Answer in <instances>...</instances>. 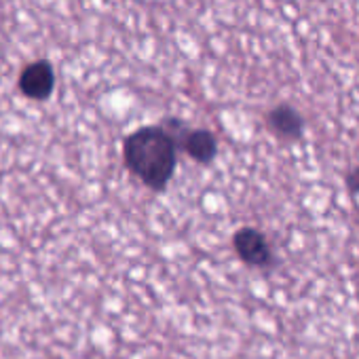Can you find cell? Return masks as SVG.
Returning a JSON list of instances; mask_svg holds the SVG:
<instances>
[{
    "label": "cell",
    "mask_w": 359,
    "mask_h": 359,
    "mask_svg": "<svg viewBox=\"0 0 359 359\" xmlns=\"http://www.w3.org/2000/svg\"><path fill=\"white\" fill-rule=\"evenodd\" d=\"M163 129L173 137L175 146L180 144L199 163H210L218 154V140L208 129H189L177 118H167Z\"/></svg>",
    "instance_id": "7a4b0ae2"
},
{
    "label": "cell",
    "mask_w": 359,
    "mask_h": 359,
    "mask_svg": "<svg viewBox=\"0 0 359 359\" xmlns=\"http://www.w3.org/2000/svg\"><path fill=\"white\" fill-rule=\"evenodd\" d=\"M18 87L28 100H36V102L49 100L53 95V89H55L53 66L47 60H39V62L28 64L20 74Z\"/></svg>",
    "instance_id": "277c9868"
},
{
    "label": "cell",
    "mask_w": 359,
    "mask_h": 359,
    "mask_svg": "<svg viewBox=\"0 0 359 359\" xmlns=\"http://www.w3.org/2000/svg\"><path fill=\"white\" fill-rule=\"evenodd\" d=\"M177 146L173 137L154 125L135 129L125 137L123 156L129 171L152 191H163L175 171Z\"/></svg>",
    "instance_id": "6da1fadb"
},
{
    "label": "cell",
    "mask_w": 359,
    "mask_h": 359,
    "mask_svg": "<svg viewBox=\"0 0 359 359\" xmlns=\"http://www.w3.org/2000/svg\"><path fill=\"white\" fill-rule=\"evenodd\" d=\"M346 187L353 195H359V167L353 169L348 175H346Z\"/></svg>",
    "instance_id": "8992f818"
},
{
    "label": "cell",
    "mask_w": 359,
    "mask_h": 359,
    "mask_svg": "<svg viewBox=\"0 0 359 359\" xmlns=\"http://www.w3.org/2000/svg\"><path fill=\"white\" fill-rule=\"evenodd\" d=\"M233 248H235L237 256L250 266L266 269L273 264V248L258 229L245 226V229L237 231L233 237Z\"/></svg>",
    "instance_id": "3957f363"
},
{
    "label": "cell",
    "mask_w": 359,
    "mask_h": 359,
    "mask_svg": "<svg viewBox=\"0 0 359 359\" xmlns=\"http://www.w3.org/2000/svg\"><path fill=\"white\" fill-rule=\"evenodd\" d=\"M266 125L271 131H275L279 137H287V140H294V137H300L302 133V116L298 114V110H294L292 106L287 104H281L277 108H273L269 114H266Z\"/></svg>",
    "instance_id": "5b68a950"
}]
</instances>
